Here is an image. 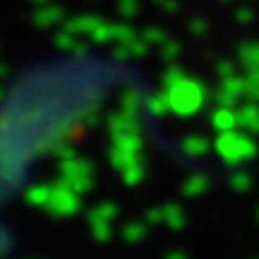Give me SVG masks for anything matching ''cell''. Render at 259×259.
<instances>
[{"mask_svg": "<svg viewBox=\"0 0 259 259\" xmlns=\"http://www.w3.org/2000/svg\"><path fill=\"white\" fill-rule=\"evenodd\" d=\"M125 235H127L130 240H137V238H142V235H144V231H142V226H137V223H135V226H130V228H127V233H125Z\"/></svg>", "mask_w": 259, "mask_h": 259, "instance_id": "obj_1", "label": "cell"}]
</instances>
